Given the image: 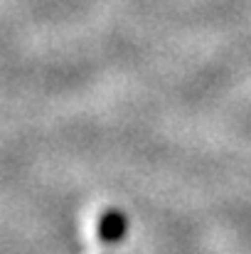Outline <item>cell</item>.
Wrapping results in <instances>:
<instances>
[{
    "label": "cell",
    "mask_w": 251,
    "mask_h": 254,
    "mask_svg": "<svg viewBox=\"0 0 251 254\" xmlns=\"http://www.w3.org/2000/svg\"><path fill=\"white\" fill-rule=\"evenodd\" d=\"M96 235H99V240L103 245H118V242H123L126 235H128V217L121 210H116V207L101 212V217L96 222Z\"/></svg>",
    "instance_id": "6da1fadb"
}]
</instances>
